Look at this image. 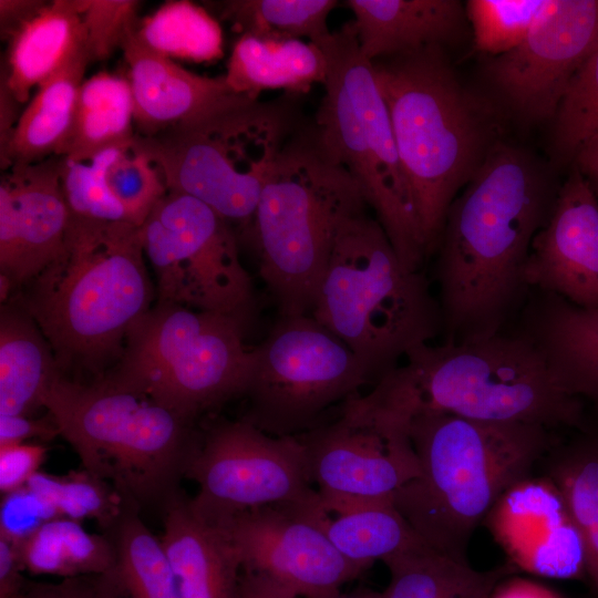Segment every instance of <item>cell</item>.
I'll list each match as a JSON object with an SVG mask.
<instances>
[{"label": "cell", "instance_id": "e575fe53", "mask_svg": "<svg viewBox=\"0 0 598 598\" xmlns=\"http://www.w3.org/2000/svg\"><path fill=\"white\" fill-rule=\"evenodd\" d=\"M135 34L146 48L173 61L213 62L224 54L219 22L186 0L163 3L138 20Z\"/></svg>", "mask_w": 598, "mask_h": 598}, {"label": "cell", "instance_id": "ab89813d", "mask_svg": "<svg viewBox=\"0 0 598 598\" xmlns=\"http://www.w3.org/2000/svg\"><path fill=\"white\" fill-rule=\"evenodd\" d=\"M545 0H470L466 16L478 51L501 55L528 34Z\"/></svg>", "mask_w": 598, "mask_h": 598}, {"label": "cell", "instance_id": "bcb514c9", "mask_svg": "<svg viewBox=\"0 0 598 598\" xmlns=\"http://www.w3.org/2000/svg\"><path fill=\"white\" fill-rule=\"evenodd\" d=\"M60 436L54 419L47 415H0V446L48 442Z\"/></svg>", "mask_w": 598, "mask_h": 598}, {"label": "cell", "instance_id": "44dd1931", "mask_svg": "<svg viewBox=\"0 0 598 598\" xmlns=\"http://www.w3.org/2000/svg\"><path fill=\"white\" fill-rule=\"evenodd\" d=\"M135 31L121 49L128 66L136 135L150 137L189 130L257 100L234 92L225 75L203 76L153 52Z\"/></svg>", "mask_w": 598, "mask_h": 598}, {"label": "cell", "instance_id": "484cf974", "mask_svg": "<svg viewBox=\"0 0 598 598\" xmlns=\"http://www.w3.org/2000/svg\"><path fill=\"white\" fill-rule=\"evenodd\" d=\"M322 49L307 40L241 34L235 41L225 79L230 89L258 100L266 90L306 94L327 78Z\"/></svg>", "mask_w": 598, "mask_h": 598}, {"label": "cell", "instance_id": "6da1fadb", "mask_svg": "<svg viewBox=\"0 0 598 598\" xmlns=\"http://www.w3.org/2000/svg\"><path fill=\"white\" fill-rule=\"evenodd\" d=\"M557 193L524 151L501 142L493 148L452 203L435 250L443 341L476 340L513 324L530 290L532 243Z\"/></svg>", "mask_w": 598, "mask_h": 598}, {"label": "cell", "instance_id": "d590c367", "mask_svg": "<svg viewBox=\"0 0 598 598\" xmlns=\"http://www.w3.org/2000/svg\"><path fill=\"white\" fill-rule=\"evenodd\" d=\"M336 0H230L218 3V14L241 34L301 39L320 47L331 31Z\"/></svg>", "mask_w": 598, "mask_h": 598}, {"label": "cell", "instance_id": "8992f818", "mask_svg": "<svg viewBox=\"0 0 598 598\" xmlns=\"http://www.w3.org/2000/svg\"><path fill=\"white\" fill-rule=\"evenodd\" d=\"M43 408L82 468L109 483L127 506L164 509L181 494L200 443L193 422L104 377L83 382L60 373Z\"/></svg>", "mask_w": 598, "mask_h": 598}, {"label": "cell", "instance_id": "7dc6e473", "mask_svg": "<svg viewBox=\"0 0 598 598\" xmlns=\"http://www.w3.org/2000/svg\"><path fill=\"white\" fill-rule=\"evenodd\" d=\"M16 545L0 536V598H21L28 579Z\"/></svg>", "mask_w": 598, "mask_h": 598}, {"label": "cell", "instance_id": "7a4b0ae2", "mask_svg": "<svg viewBox=\"0 0 598 598\" xmlns=\"http://www.w3.org/2000/svg\"><path fill=\"white\" fill-rule=\"evenodd\" d=\"M364 398L406 421L439 412L556 432L580 426L587 415L585 402L563 391L539 350L512 329L476 340L422 344Z\"/></svg>", "mask_w": 598, "mask_h": 598}, {"label": "cell", "instance_id": "60d3db41", "mask_svg": "<svg viewBox=\"0 0 598 598\" xmlns=\"http://www.w3.org/2000/svg\"><path fill=\"white\" fill-rule=\"evenodd\" d=\"M106 151L85 162L59 156V175L70 215L92 221L131 223L107 186Z\"/></svg>", "mask_w": 598, "mask_h": 598}, {"label": "cell", "instance_id": "f546056e", "mask_svg": "<svg viewBox=\"0 0 598 598\" xmlns=\"http://www.w3.org/2000/svg\"><path fill=\"white\" fill-rule=\"evenodd\" d=\"M135 135L128 79L99 72L83 81L70 131L56 156L90 161L105 150L132 146Z\"/></svg>", "mask_w": 598, "mask_h": 598}, {"label": "cell", "instance_id": "30bf717a", "mask_svg": "<svg viewBox=\"0 0 598 598\" xmlns=\"http://www.w3.org/2000/svg\"><path fill=\"white\" fill-rule=\"evenodd\" d=\"M248 323L239 316L155 303L102 377L193 422L244 395L252 367V349L244 340Z\"/></svg>", "mask_w": 598, "mask_h": 598}, {"label": "cell", "instance_id": "d6a6232c", "mask_svg": "<svg viewBox=\"0 0 598 598\" xmlns=\"http://www.w3.org/2000/svg\"><path fill=\"white\" fill-rule=\"evenodd\" d=\"M323 529L349 561L364 570L375 561L427 546L392 501L323 512Z\"/></svg>", "mask_w": 598, "mask_h": 598}, {"label": "cell", "instance_id": "3957f363", "mask_svg": "<svg viewBox=\"0 0 598 598\" xmlns=\"http://www.w3.org/2000/svg\"><path fill=\"white\" fill-rule=\"evenodd\" d=\"M18 303L49 341L61 372L102 377L152 308L141 226L71 217L62 252L25 285Z\"/></svg>", "mask_w": 598, "mask_h": 598}, {"label": "cell", "instance_id": "2e32d148", "mask_svg": "<svg viewBox=\"0 0 598 598\" xmlns=\"http://www.w3.org/2000/svg\"><path fill=\"white\" fill-rule=\"evenodd\" d=\"M318 505H277L243 512L221 524L241 574L296 598H332L365 570L344 558L323 529Z\"/></svg>", "mask_w": 598, "mask_h": 598}, {"label": "cell", "instance_id": "1f68e13d", "mask_svg": "<svg viewBox=\"0 0 598 598\" xmlns=\"http://www.w3.org/2000/svg\"><path fill=\"white\" fill-rule=\"evenodd\" d=\"M14 545L24 570L32 575L63 579L107 574L115 566L111 537L70 518H53Z\"/></svg>", "mask_w": 598, "mask_h": 598}, {"label": "cell", "instance_id": "f5cc1de1", "mask_svg": "<svg viewBox=\"0 0 598 598\" xmlns=\"http://www.w3.org/2000/svg\"><path fill=\"white\" fill-rule=\"evenodd\" d=\"M241 598H296L259 578L241 574Z\"/></svg>", "mask_w": 598, "mask_h": 598}, {"label": "cell", "instance_id": "5b68a950", "mask_svg": "<svg viewBox=\"0 0 598 598\" xmlns=\"http://www.w3.org/2000/svg\"><path fill=\"white\" fill-rule=\"evenodd\" d=\"M442 49L372 61L427 257L458 190L499 143L495 110L461 84Z\"/></svg>", "mask_w": 598, "mask_h": 598}, {"label": "cell", "instance_id": "83f0119b", "mask_svg": "<svg viewBox=\"0 0 598 598\" xmlns=\"http://www.w3.org/2000/svg\"><path fill=\"white\" fill-rule=\"evenodd\" d=\"M91 62L86 45L40 84L20 113L1 168L39 163L56 156L72 124L80 87Z\"/></svg>", "mask_w": 598, "mask_h": 598}, {"label": "cell", "instance_id": "4dcf8cb0", "mask_svg": "<svg viewBox=\"0 0 598 598\" xmlns=\"http://www.w3.org/2000/svg\"><path fill=\"white\" fill-rule=\"evenodd\" d=\"M383 564L390 579L382 598H489L502 580L517 573L508 563L477 570L429 546L392 556Z\"/></svg>", "mask_w": 598, "mask_h": 598}, {"label": "cell", "instance_id": "b9f144b4", "mask_svg": "<svg viewBox=\"0 0 598 598\" xmlns=\"http://www.w3.org/2000/svg\"><path fill=\"white\" fill-rule=\"evenodd\" d=\"M140 1L82 0L86 49L92 61H103L121 49L136 29Z\"/></svg>", "mask_w": 598, "mask_h": 598}, {"label": "cell", "instance_id": "ba28073f", "mask_svg": "<svg viewBox=\"0 0 598 598\" xmlns=\"http://www.w3.org/2000/svg\"><path fill=\"white\" fill-rule=\"evenodd\" d=\"M363 192L312 136L285 144L260 193L249 237L279 316L309 315L342 226Z\"/></svg>", "mask_w": 598, "mask_h": 598}, {"label": "cell", "instance_id": "f1b7e54d", "mask_svg": "<svg viewBox=\"0 0 598 598\" xmlns=\"http://www.w3.org/2000/svg\"><path fill=\"white\" fill-rule=\"evenodd\" d=\"M62 373L54 352L32 317L18 303L0 317V415H33Z\"/></svg>", "mask_w": 598, "mask_h": 598}, {"label": "cell", "instance_id": "8d00e7d4", "mask_svg": "<svg viewBox=\"0 0 598 598\" xmlns=\"http://www.w3.org/2000/svg\"><path fill=\"white\" fill-rule=\"evenodd\" d=\"M27 486L52 506L59 517L81 523L92 519L104 533L113 528L126 506L109 483L83 468L65 475L39 471Z\"/></svg>", "mask_w": 598, "mask_h": 598}, {"label": "cell", "instance_id": "f6af8a7d", "mask_svg": "<svg viewBox=\"0 0 598 598\" xmlns=\"http://www.w3.org/2000/svg\"><path fill=\"white\" fill-rule=\"evenodd\" d=\"M48 448L39 442L0 446V492H14L28 484L40 471Z\"/></svg>", "mask_w": 598, "mask_h": 598}, {"label": "cell", "instance_id": "4316f807", "mask_svg": "<svg viewBox=\"0 0 598 598\" xmlns=\"http://www.w3.org/2000/svg\"><path fill=\"white\" fill-rule=\"evenodd\" d=\"M564 439L554 437L538 466L560 492L582 537L590 594L598 598V410Z\"/></svg>", "mask_w": 598, "mask_h": 598}, {"label": "cell", "instance_id": "9a60e30c", "mask_svg": "<svg viewBox=\"0 0 598 598\" xmlns=\"http://www.w3.org/2000/svg\"><path fill=\"white\" fill-rule=\"evenodd\" d=\"M186 477L197 484L193 511L213 524L277 505H318L298 436H276L241 419L200 437Z\"/></svg>", "mask_w": 598, "mask_h": 598}, {"label": "cell", "instance_id": "db71d44e", "mask_svg": "<svg viewBox=\"0 0 598 598\" xmlns=\"http://www.w3.org/2000/svg\"><path fill=\"white\" fill-rule=\"evenodd\" d=\"M332 598H382V597H381V592L373 591L371 589L361 588L349 594H343L340 591L338 595H336Z\"/></svg>", "mask_w": 598, "mask_h": 598}, {"label": "cell", "instance_id": "9c48e42d", "mask_svg": "<svg viewBox=\"0 0 598 598\" xmlns=\"http://www.w3.org/2000/svg\"><path fill=\"white\" fill-rule=\"evenodd\" d=\"M320 48L328 69L316 138L360 185L401 261L422 270L424 239L373 63L351 21L331 31Z\"/></svg>", "mask_w": 598, "mask_h": 598}, {"label": "cell", "instance_id": "4fadbf2b", "mask_svg": "<svg viewBox=\"0 0 598 598\" xmlns=\"http://www.w3.org/2000/svg\"><path fill=\"white\" fill-rule=\"evenodd\" d=\"M155 275L156 303L244 317L255 309L233 226L203 202L176 192L157 202L141 226Z\"/></svg>", "mask_w": 598, "mask_h": 598}, {"label": "cell", "instance_id": "ee69618b", "mask_svg": "<svg viewBox=\"0 0 598 598\" xmlns=\"http://www.w3.org/2000/svg\"><path fill=\"white\" fill-rule=\"evenodd\" d=\"M21 598H127L112 571L63 578L56 582H27Z\"/></svg>", "mask_w": 598, "mask_h": 598}, {"label": "cell", "instance_id": "d4e9b609", "mask_svg": "<svg viewBox=\"0 0 598 598\" xmlns=\"http://www.w3.org/2000/svg\"><path fill=\"white\" fill-rule=\"evenodd\" d=\"M1 83L21 105L33 89L59 71L86 45L82 0H53L8 40Z\"/></svg>", "mask_w": 598, "mask_h": 598}, {"label": "cell", "instance_id": "8fae6325", "mask_svg": "<svg viewBox=\"0 0 598 598\" xmlns=\"http://www.w3.org/2000/svg\"><path fill=\"white\" fill-rule=\"evenodd\" d=\"M290 128L285 107L254 100L189 130L135 135L131 147L156 166L167 190L203 202L249 236L260 193Z\"/></svg>", "mask_w": 598, "mask_h": 598}, {"label": "cell", "instance_id": "7402d4cb", "mask_svg": "<svg viewBox=\"0 0 598 598\" xmlns=\"http://www.w3.org/2000/svg\"><path fill=\"white\" fill-rule=\"evenodd\" d=\"M508 329L539 350L563 391L598 410V309L581 308L557 295L530 289Z\"/></svg>", "mask_w": 598, "mask_h": 598}, {"label": "cell", "instance_id": "7bdbcfd3", "mask_svg": "<svg viewBox=\"0 0 598 598\" xmlns=\"http://www.w3.org/2000/svg\"><path fill=\"white\" fill-rule=\"evenodd\" d=\"M59 517L52 506L27 485L1 495L0 536L17 544L42 524Z\"/></svg>", "mask_w": 598, "mask_h": 598}, {"label": "cell", "instance_id": "816d5d0a", "mask_svg": "<svg viewBox=\"0 0 598 598\" xmlns=\"http://www.w3.org/2000/svg\"><path fill=\"white\" fill-rule=\"evenodd\" d=\"M9 90L1 83L0 85V154L3 153L11 140L12 133L20 117L18 106Z\"/></svg>", "mask_w": 598, "mask_h": 598}, {"label": "cell", "instance_id": "7c38bea8", "mask_svg": "<svg viewBox=\"0 0 598 598\" xmlns=\"http://www.w3.org/2000/svg\"><path fill=\"white\" fill-rule=\"evenodd\" d=\"M375 383L360 358L310 313L279 316L252 349L243 419L271 435L298 436Z\"/></svg>", "mask_w": 598, "mask_h": 598}, {"label": "cell", "instance_id": "52a82bcc", "mask_svg": "<svg viewBox=\"0 0 598 598\" xmlns=\"http://www.w3.org/2000/svg\"><path fill=\"white\" fill-rule=\"evenodd\" d=\"M310 315L360 358L377 382L410 351L443 333L427 277L401 261L367 212L340 229Z\"/></svg>", "mask_w": 598, "mask_h": 598}, {"label": "cell", "instance_id": "c3c4849f", "mask_svg": "<svg viewBox=\"0 0 598 598\" xmlns=\"http://www.w3.org/2000/svg\"><path fill=\"white\" fill-rule=\"evenodd\" d=\"M47 3L42 0H0L1 39L8 40Z\"/></svg>", "mask_w": 598, "mask_h": 598}, {"label": "cell", "instance_id": "f35d334b", "mask_svg": "<svg viewBox=\"0 0 598 598\" xmlns=\"http://www.w3.org/2000/svg\"><path fill=\"white\" fill-rule=\"evenodd\" d=\"M105 179L128 220L142 226L157 202L167 193L156 166L131 146L106 151Z\"/></svg>", "mask_w": 598, "mask_h": 598}, {"label": "cell", "instance_id": "681fc988", "mask_svg": "<svg viewBox=\"0 0 598 598\" xmlns=\"http://www.w3.org/2000/svg\"><path fill=\"white\" fill-rule=\"evenodd\" d=\"M489 598H564L555 590L526 578L511 576L502 580Z\"/></svg>", "mask_w": 598, "mask_h": 598}, {"label": "cell", "instance_id": "836d02e7", "mask_svg": "<svg viewBox=\"0 0 598 598\" xmlns=\"http://www.w3.org/2000/svg\"><path fill=\"white\" fill-rule=\"evenodd\" d=\"M106 534L115 548L112 574L127 598H181L161 538L145 525L137 509L126 505Z\"/></svg>", "mask_w": 598, "mask_h": 598}, {"label": "cell", "instance_id": "277c9868", "mask_svg": "<svg viewBox=\"0 0 598 598\" xmlns=\"http://www.w3.org/2000/svg\"><path fill=\"white\" fill-rule=\"evenodd\" d=\"M554 433L538 424L419 413L409 434L420 475L392 503L429 547L468 563L476 528L506 489L533 475Z\"/></svg>", "mask_w": 598, "mask_h": 598}, {"label": "cell", "instance_id": "e0dca14e", "mask_svg": "<svg viewBox=\"0 0 598 598\" xmlns=\"http://www.w3.org/2000/svg\"><path fill=\"white\" fill-rule=\"evenodd\" d=\"M598 44V0H545L526 38L486 64L498 96L522 120H554L564 94Z\"/></svg>", "mask_w": 598, "mask_h": 598}, {"label": "cell", "instance_id": "74e56055", "mask_svg": "<svg viewBox=\"0 0 598 598\" xmlns=\"http://www.w3.org/2000/svg\"><path fill=\"white\" fill-rule=\"evenodd\" d=\"M598 133V44L571 79L553 120V150L570 163L580 146Z\"/></svg>", "mask_w": 598, "mask_h": 598}, {"label": "cell", "instance_id": "ffe728a7", "mask_svg": "<svg viewBox=\"0 0 598 598\" xmlns=\"http://www.w3.org/2000/svg\"><path fill=\"white\" fill-rule=\"evenodd\" d=\"M525 276L530 289L598 309V199L574 165L532 243Z\"/></svg>", "mask_w": 598, "mask_h": 598}, {"label": "cell", "instance_id": "603a6c76", "mask_svg": "<svg viewBox=\"0 0 598 598\" xmlns=\"http://www.w3.org/2000/svg\"><path fill=\"white\" fill-rule=\"evenodd\" d=\"M161 542L181 598H241V565L223 527L198 516L178 494L163 509Z\"/></svg>", "mask_w": 598, "mask_h": 598}, {"label": "cell", "instance_id": "d6986e66", "mask_svg": "<svg viewBox=\"0 0 598 598\" xmlns=\"http://www.w3.org/2000/svg\"><path fill=\"white\" fill-rule=\"evenodd\" d=\"M71 215L59 156L10 168L0 182L1 299L25 286L63 250Z\"/></svg>", "mask_w": 598, "mask_h": 598}, {"label": "cell", "instance_id": "cb8c5ba5", "mask_svg": "<svg viewBox=\"0 0 598 598\" xmlns=\"http://www.w3.org/2000/svg\"><path fill=\"white\" fill-rule=\"evenodd\" d=\"M362 53L370 60L443 48L464 27L465 12L456 0H348Z\"/></svg>", "mask_w": 598, "mask_h": 598}, {"label": "cell", "instance_id": "5bb4252c", "mask_svg": "<svg viewBox=\"0 0 598 598\" xmlns=\"http://www.w3.org/2000/svg\"><path fill=\"white\" fill-rule=\"evenodd\" d=\"M324 513L392 501L420 475L409 422L357 395L332 421L298 435Z\"/></svg>", "mask_w": 598, "mask_h": 598}, {"label": "cell", "instance_id": "ac0fdd59", "mask_svg": "<svg viewBox=\"0 0 598 598\" xmlns=\"http://www.w3.org/2000/svg\"><path fill=\"white\" fill-rule=\"evenodd\" d=\"M483 524L517 571L586 582L582 537L560 492L544 475L506 489Z\"/></svg>", "mask_w": 598, "mask_h": 598}, {"label": "cell", "instance_id": "f907efd6", "mask_svg": "<svg viewBox=\"0 0 598 598\" xmlns=\"http://www.w3.org/2000/svg\"><path fill=\"white\" fill-rule=\"evenodd\" d=\"M571 165L580 172L598 199V133L580 146Z\"/></svg>", "mask_w": 598, "mask_h": 598}]
</instances>
